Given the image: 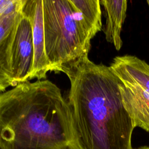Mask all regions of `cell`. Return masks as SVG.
Instances as JSON below:
<instances>
[{
	"mask_svg": "<svg viewBox=\"0 0 149 149\" xmlns=\"http://www.w3.org/2000/svg\"><path fill=\"white\" fill-rule=\"evenodd\" d=\"M17 0H0V16L11 9Z\"/></svg>",
	"mask_w": 149,
	"mask_h": 149,
	"instance_id": "obj_10",
	"label": "cell"
},
{
	"mask_svg": "<svg viewBox=\"0 0 149 149\" xmlns=\"http://www.w3.org/2000/svg\"><path fill=\"white\" fill-rule=\"evenodd\" d=\"M33 59L32 27L29 19L23 13L16 29L12 49V77L15 86L29 81Z\"/></svg>",
	"mask_w": 149,
	"mask_h": 149,
	"instance_id": "obj_6",
	"label": "cell"
},
{
	"mask_svg": "<svg viewBox=\"0 0 149 149\" xmlns=\"http://www.w3.org/2000/svg\"><path fill=\"white\" fill-rule=\"evenodd\" d=\"M0 149H80L56 84L27 81L0 93Z\"/></svg>",
	"mask_w": 149,
	"mask_h": 149,
	"instance_id": "obj_2",
	"label": "cell"
},
{
	"mask_svg": "<svg viewBox=\"0 0 149 149\" xmlns=\"http://www.w3.org/2000/svg\"><path fill=\"white\" fill-rule=\"evenodd\" d=\"M133 149H149V146H141L140 147H138L137 148H133Z\"/></svg>",
	"mask_w": 149,
	"mask_h": 149,
	"instance_id": "obj_11",
	"label": "cell"
},
{
	"mask_svg": "<svg viewBox=\"0 0 149 149\" xmlns=\"http://www.w3.org/2000/svg\"><path fill=\"white\" fill-rule=\"evenodd\" d=\"M87 22L98 33L102 29L101 3L99 0H71Z\"/></svg>",
	"mask_w": 149,
	"mask_h": 149,
	"instance_id": "obj_9",
	"label": "cell"
},
{
	"mask_svg": "<svg viewBox=\"0 0 149 149\" xmlns=\"http://www.w3.org/2000/svg\"><path fill=\"white\" fill-rule=\"evenodd\" d=\"M105 16L104 34L107 42L111 43L117 51L122 47L121 38L122 26L126 17V0H101Z\"/></svg>",
	"mask_w": 149,
	"mask_h": 149,
	"instance_id": "obj_8",
	"label": "cell"
},
{
	"mask_svg": "<svg viewBox=\"0 0 149 149\" xmlns=\"http://www.w3.org/2000/svg\"><path fill=\"white\" fill-rule=\"evenodd\" d=\"M109 68L133 125L149 133V64L136 56L125 55L115 56Z\"/></svg>",
	"mask_w": 149,
	"mask_h": 149,
	"instance_id": "obj_4",
	"label": "cell"
},
{
	"mask_svg": "<svg viewBox=\"0 0 149 149\" xmlns=\"http://www.w3.org/2000/svg\"><path fill=\"white\" fill-rule=\"evenodd\" d=\"M45 51L50 71L88 56L97 32L71 0H42Z\"/></svg>",
	"mask_w": 149,
	"mask_h": 149,
	"instance_id": "obj_3",
	"label": "cell"
},
{
	"mask_svg": "<svg viewBox=\"0 0 149 149\" xmlns=\"http://www.w3.org/2000/svg\"><path fill=\"white\" fill-rule=\"evenodd\" d=\"M23 0L0 16V93L14 87L12 69V49L19 23L23 16Z\"/></svg>",
	"mask_w": 149,
	"mask_h": 149,
	"instance_id": "obj_5",
	"label": "cell"
},
{
	"mask_svg": "<svg viewBox=\"0 0 149 149\" xmlns=\"http://www.w3.org/2000/svg\"><path fill=\"white\" fill-rule=\"evenodd\" d=\"M23 13L29 19L33 33L34 59L29 81L37 79H45L50 71V65L45 51V37L43 22V1L23 0Z\"/></svg>",
	"mask_w": 149,
	"mask_h": 149,
	"instance_id": "obj_7",
	"label": "cell"
},
{
	"mask_svg": "<svg viewBox=\"0 0 149 149\" xmlns=\"http://www.w3.org/2000/svg\"><path fill=\"white\" fill-rule=\"evenodd\" d=\"M70 87L68 102L80 149H133L134 126L109 66L88 56L63 67Z\"/></svg>",
	"mask_w": 149,
	"mask_h": 149,
	"instance_id": "obj_1",
	"label": "cell"
}]
</instances>
